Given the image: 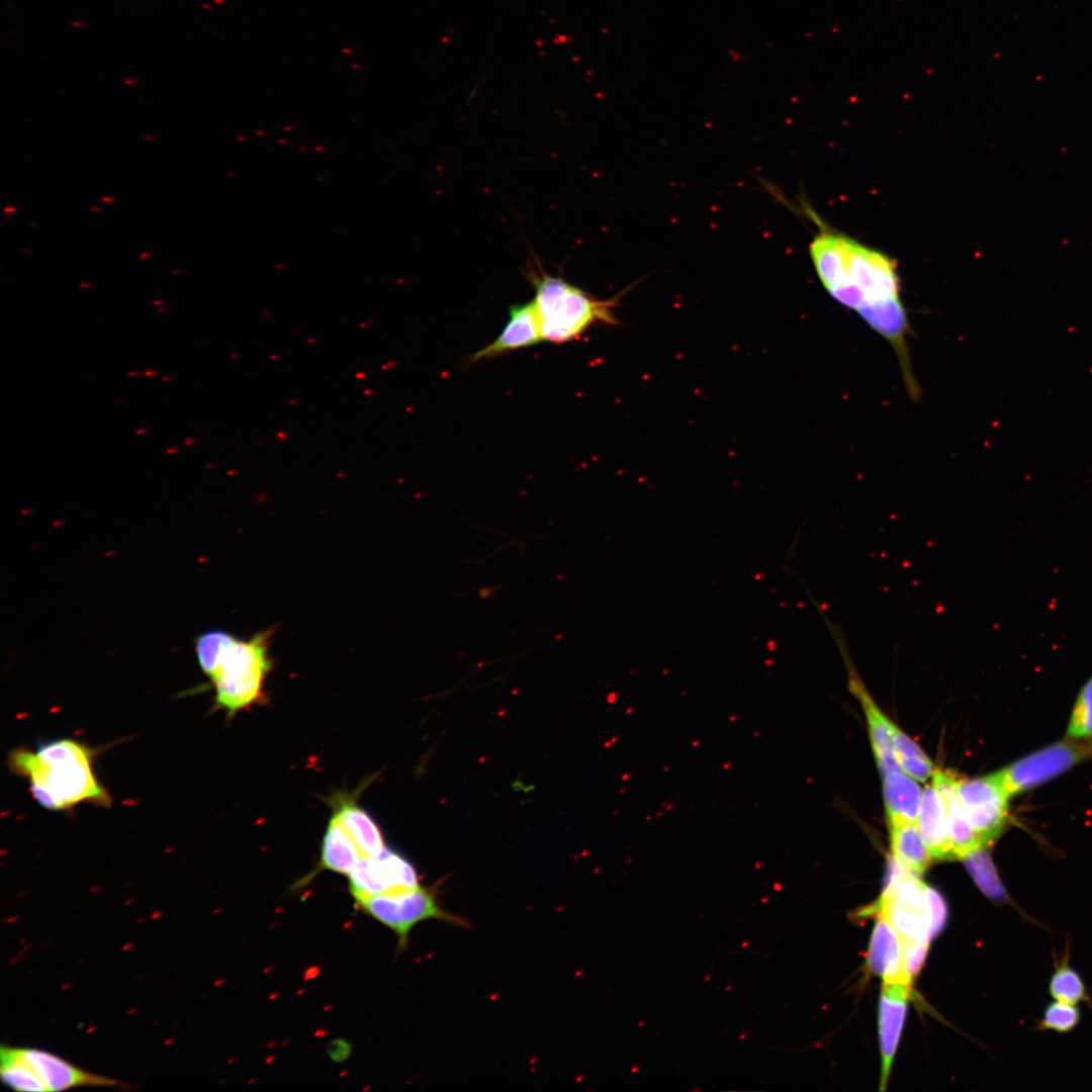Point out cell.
Masks as SVG:
<instances>
[{"label":"cell","instance_id":"obj_16","mask_svg":"<svg viewBox=\"0 0 1092 1092\" xmlns=\"http://www.w3.org/2000/svg\"><path fill=\"white\" fill-rule=\"evenodd\" d=\"M882 777L888 819L917 822L922 796L919 785L902 769L890 770Z\"/></svg>","mask_w":1092,"mask_h":1092},{"label":"cell","instance_id":"obj_1","mask_svg":"<svg viewBox=\"0 0 1092 1092\" xmlns=\"http://www.w3.org/2000/svg\"><path fill=\"white\" fill-rule=\"evenodd\" d=\"M817 276L838 303L855 311L894 350L908 395L916 401L921 388L908 345L912 334L900 296L895 261L848 237L821 232L809 246Z\"/></svg>","mask_w":1092,"mask_h":1092},{"label":"cell","instance_id":"obj_42","mask_svg":"<svg viewBox=\"0 0 1092 1092\" xmlns=\"http://www.w3.org/2000/svg\"><path fill=\"white\" fill-rule=\"evenodd\" d=\"M172 379H173V377H172V376H165V377H162V381H171Z\"/></svg>","mask_w":1092,"mask_h":1092},{"label":"cell","instance_id":"obj_36","mask_svg":"<svg viewBox=\"0 0 1092 1092\" xmlns=\"http://www.w3.org/2000/svg\"><path fill=\"white\" fill-rule=\"evenodd\" d=\"M144 139H145L146 141H149V142H153V141H156V136H154V135H150V134H146V135L144 136Z\"/></svg>","mask_w":1092,"mask_h":1092},{"label":"cell","instance_id":"obj_23","mask_svg":"<svg viewBox=\"0 0 1092 1092\" xmlns=\"http://www.w3.org/2000/svg\"><path fill=\"white\" fill-rule=\"evenodd\" d=\"M893 750L900 768L918 782H926L934 771L922 748L893 723Z\"/></svg>","mask_w":1092,"mask_h":1092},{"label":"cell","instance_id":"obj_18","mask_svg":"<svg viewBox=\"0 0 1092 1092\" xmlns=\"http://www.w3.org/2000/svg\"><path fill=\"white\" fill-rule=\"evenodd\" d=\"M893 857L913 874H921L928 867L931 855L923 841L918 823L907 820H889Z\"/></svg>","mask_w":1092,"mask_h":1092},{"label":"cell","instance_id":"obj_2","mask_svg":"<svg viewBox=\"0 0 1092 1092\" xmlns=\"http://www.w3.org/2000/svg\"><path fill=\"white\" fill-rule=\"evenodd\" d=\"M93 751L74 739H58L30 750L17 748L9 766L28 781L33 799L49 810H67L80 803L106 806L109 795L93 770Z\"/></svg>","mask_w":1092,"mask_h":1092},{"label":"cell","instance_id":"obj_19","mask_svg":"<svg viewBox=\"0 0 1092 1092\" xmlns=\"http://www.w3.org/2000/svg\"><path fill=\"white\" fill-rule=\"evenodd\" d=\"M333 816L352 837L363 856L378 855L385 848L375 821L354 802H339Z\"/></svg>","mask_w":1092,"mask_h":1092},{"label":"cell","instance_id":"obj_25","mask_svg":"<svg viewBox=\"0 0 1092 1092\" xmlns=\"http://www.w3.org/2000/svg\"><path fill=\"white\" fill-rule=\"evenodd\" d=\"M1081 1019L1082 1013L1078 1005L1053 999L1044 1007L1035 1028L1064 1034L1076 1029Z\"/></svg>","mask_w":1092,"mask_h":1092},{"label":"cell","instance_id":"obj_33","mask_svg":"<svg viewBox=\"0 0 1092 1092\" xmlns=\"http://www.w3.org/2000/svg\"><path fill=\"white\" fill-rule=\"evenodd\" d=\"M89 210L92 211V212H100V211H102V207L98 206V205H93V206L89 207Z\"/></svg>","mask_w":1092,"mask_h":1092},{"label":"cell","instance_id":"obj_44","mask_svg":"<svg viewBox=\"0 0 1092 1092\" xmlns=\"http://www.w3.org/2000/svg\"><path fill=\"white\" fill-rule=\"evenodd\" d=\"M147 432H148V430H146V429L136 430V434H143V433H147Z\"/></svg>","mask_w":1092,"mask_h":1092},{"label":"cell","instance_id":"obj_12","mask_svg":"<svg viewBox=\"0 0 1092 1092\" xmlns=\"http://www.w3.org/2000/svg\"><path fill=\"white\" fill-rule=\"evenodd\" d=\"M932 785L939 792L948 821L954 858H963L973 849L985 845L969 823L958 793V780L948 771L934 769Z\"/></svg>","mask_w":1092,"mask_h":1092},{"label":"cell","instance_id":"obj_11","mask_svg":"<svg viewBox=\"0 0 1092 1092\" xmlns=\"http://www.w3.org/2000/svg\"><path fill=\"white\" fill-rule=\"evenodd\" d=\"M910 985L902 983H884L883 985L879 1013L883 1060L880 1090H884L887 1085L905 1020Z\"/></svg>","mask_w":1092,"mask_h":1092},{"label":"cell","instance_id":"obj_26","mask_svg":"<svg viewBox=\"0 0 1092 1092\" xmlns=\"http://www.w3.org/2000/svg\"><path fill=\"white\" fill-rule=\"evenodd\" d=\"M1067 733L1071 738H1081L1092 734V676L1078 695Z\"/></svg>","mask_w":1092,"mask_h":1092},{"label":"cell","instance_id":"obj_9","mask_svg":"<svg viewBox=\"0 0 1092 1092\" xmlns=\"http://www.w3.org/2000/svg\"><path fill=\"white\" fill-rule=\"evenodd\" d=\"M19 1057L43 1083L47 1091H61L78 1086H113L115 1080L81 1070L49 1052L16 1048Z\"/></svg>","mask_w":1092,"mask_h":1092},{"label":"cell","instance_id":"obj_43","mask_svg":"<svg viewBox=\"0 0 1092 1092\" xmlns=\"http://www.w3.org/2000/svg\"><path fill=\"white\" fill-rule=\"evenodd\" d=\"M135 375H139V372L131 371V372L128 373V376H135Z\"/></svg>","mask_w":1092,"mask_h":1092},{"label":"cell","instance_id":"obj_15","mask_svg":"<svg viewBox=\"0 0 1092 1092\" xmlns=\"http://www.w3.org/2000/svg\"><path fill=\"white\" fill-rule=\"evenodd\" d=\"M871 911L882 916L901 939L929 943L931 935L926 904L916 907L882 894Z\"/></svg>","mask_w":1092,"mask_h":1092},{"label":"cell","instance_id":"obj_13","mask_svg":"<svg viewBox=\"0 0 1092 1092\" xmlns=\"http://www.w3.org/2000/svg\"><path fill=\"white\" fill-rule=\"evenodd\" d=\"M917 823L931 858H954L944 804L933 785L922 792Z\"/></svg>","mask_w":1092,"mask_h":1092},{"label":"cell","instance_id":"obj_5","mask_svg":"<svg viewBox=\"0 0 1092 1092\" xmlns=\"http://www.w3.org/2000/svg\"><path fill=\"white\" fill-rule=\"evenodd\" d=\"M356 905L365 914L392 930L397 936L398 948L401 949L406 946L411 930L423 921L437 919L464 925L460 917L447 912L438 903L433 891L422 885L370 896Z\"/></svg>","mask_w":1092,"mask_h":1092},{"label":"cell","instance_id":"obj_39","mask_svg":"<svg viewBox=\"0 0 1092 1092\" xmlns=\"http://www.w3.org/2000/svg\"><path fill=\"white\" fill-rule=\"evenodd\" d=\"M157 311L158 312H166V311H168V308L164 307V306H160V307L157 308Z\"/></svg>","mask_w":1092,"mask_h":1092},{"label":"cell","instance_id":"obj_31","mask_svg":"<svg viewBox=\"0 0 1092 1092\" xmlns=\"http://www.w3.org/2000/svg\"><path fill=\"white\" fill-rule=\"evenodd\" d=\"M100 200L105 203H113L116 199L113 196L104 195L100 198Z\"/></svg>","mask_w":1092,"mask_h":1092},{"label":"cell","instance_id":"obj_24","mask_svg":"<svg viewBox=\"0 0 1092 1092\" xmlns=\"http://www.w3.org/2000/svg\"><path fill=\"white\" fill-rule=\"evenodd\" d=\"M0 1059L1 1078L7 1086L21 1092L47 1091L43 1083L19 1057L16 1048L3 1045L0 1050Z\"/></svg>","mask_w":1092,"mask_h":1092},{"label":"cell","instance_id":"obj_17","mask_svg":"<svg viewBox=\"0 0 1092 1092\" xmlns=\"http://www.w3.org/2000/svg\"><path fill=\"white\" fill-rule=\"evenodd\" d=\"M962 859L972 879L988 899L997 904L1011 905L1019 912L1022 918L1027 920V922L1044 927V925L1038 923L1034 918L1023 912L1008 895L999 878L995 864L992 861L991 855L987 850V845H981L973 849Z\"/></svg>","mask_w":1092,"mask_h":1092},{"label":"cell","instance_id":"obj_40","mask_svg":"<svg viewBox=\"0 0 1092 1092\" xmlns=\"http://www.w3.org/2000/svg\"><path fill=\"white\" fill-rule=\"evenodd\" d=\"M171 273H172L173 275H180V274H182V271H181V270H178V269H176V270L174 269V270H171Z\"/></svg>","mask_w":1092,"mask_h":1092},{"label":"cell","instance_id":"obj_38","mask_svg":"<svg viewBox=\"0 0 1092 1092\" xmlns=\"http://www.w3.org/2000/svg\"><path fill=\"white\" fill-rule=\"evenodd\" d=\"M157 373L158 372L155 371V370H148V371L145 372V375L146 376H152V375H156Z\"/></svg>","mask_w":1092,"mask_h":1092},{"label":"cell","instance_id":"obj_27","mask_svg":"<svg viewBox=\"0 0 1092 1092\" xmlns=\"http://www.w3.org/2000/svg\"><path fill=\"white\" fill-rule=\"evenodd\" d=\"M929 943L901 939L902 969L907 980L912 983L920 971L927 954Z\"/></svg>","mask_w":1092,"mask_h":1092},{"label":"cell","instance_id":"obj_37","mask_svg":"<svg viewBox=\"0 0 1092 1092\" xmlns=\"http://www.w3.org/2000/svg\"><path fill=\"white\" fill-rule=\"evenodd\" d=\"M79 286L82 288H90L92 284H90L89 282H82L79 284Z\"/></svg>","mask_w":1092,"mask_h":1092},{"label":"cell","instance_id":"obj_10","mask_svg":"<svg viewBox=\"0 0 1092 1092\" xmlns=\"http://www.w3.org/2000/svg\"><path fill=\"white\" fill-rule=\"evenodd\" d=\"M543 341L533 300L512 305L509 310V321L502 333L491 343L473 353L469 360L473 363L492 359Z\"/></svg>","mask_w":1092,"mask_h":1092},{"label":"cell","instance_id":"obj_8","mask_svg":"<svg viewBox=\"0 0 1092 1092\" xmlns=\"http://www.w3.org/2000/svg\"><path fill=\"white\" fill-rule=\"evenodd\" d=\"M830 634L843 659L848 673V690L858 700L864 712L870 739L881 775L890 770L901 769L894 756L892 728L893 723L882 713L872 695L866 688L852 660L846 638L839 624L829 620L821 612Z\"/></svg>","mask_w":1092,"mask_h":1092},{"label":"cell","instance_id":"obj_7","mask_svg":"<svg viewBox=\"0 0 1092 1092\" xmlns=\"http://www.w3.org/2000/svg\"><path fill=\"white\" fill-rule=\"evenodd\" d=\"M964 813L983 844L993 842L1008 818L1010 796L997 772L970 780H958Z\"/></svg>","mask_w":1092,"mask_h":1092},{"label":"cell","instance_id":"obj_3","mask_svg":"<svg viewBox=\"0 0 1092 1092\" xmlns=\"http://www.w3.org/2000/svg\"><path fill=\"white\" fill-rule=\"evenodd\" d=\"M526 275L535 291L533 302L544 341L563 344L595 325L619 324L615 308L625 291L608 299L597 298L561 276L546 272L538 259L528 267Z\"/></svg>","mask_w":1092,"mask_h":1092},{"label":"cell","instance_id":"obj_45","mask_svg":"<svg viewBox=\"0 0 1092 1092\" xmlns=\"http://www.w3.org/2000/svg\"><path fill=\"white\" fill-rule=\"evenodd\" d=\"M1089 747H1090V749H1091V752H1092V739H1091V741H1090V745H1089Z\"/></svg>","mask_w":1092,"mask_h":1092},{"label":"cell","instance_id":"obj_35","mask_svg":"<svg viewBox=\"0 0 1092 1092\" xmlns=\"http://www.w3.org/2000/svg\"><path fill=\"white\" fill-rule=\"evenodd\" d=\"M165 303L166 302L164 300H155V301H153V304L158 306V307L163 306Z\"/></svg>","mask_w":1092,"mask_h":1092},{"label":"cell","instance_id":"obj_20","mask_svg":"<svg viewBox=\"0 0 1092 1092\" xmlns=\"http://www.w3.org/2000/svg\"><path fill=\"white\" fill-rule=\"evenodd\" d=\"M348 878L349 890L356 903L377 894L406 890L395 885L379 854L362 856Z\"/></svg>","mask_w":1092,"mask_h":1092},{"label":"cell","instance_id":"obj_28","mask_svg":"<svg viewBox=\"0 0 1092 1092\" xmlns=\"http://www.w3.org/2000/svg\"><path fill=\"white\" fill-rule=\"evenodd\" d=\"M924 900L927 908L930 935L933 938L943 928L946 918V905L942 896L933 888L924 884Z\"/></svg>","mask_w":1092,"mask_h":1092},{"label":"cell","instance_id":"obj_34","mask_svg":"<svg viewBox=\"0 0 1092 1092\" xmlns=\"http://www.w3.org/2000/svg\"><path fill=\"white\" fill-rule=\"evenodd\" d=\"M178 451H179V449H178V448H175V447H170V448H168V449L166 450V453H168V454H174V453H177Z\"/></svg>","mask_w":1092,"mask_h":1092},{"label":"cell","instance_id":"obj_41","mask_svg":"<svg viewBox=\"0 0 1092 1092\" xmlns=\"http://www.w3.org/2000/svg\"><path fill=\"white\" fill-rule=\"evenodd\" d=\"M32 252H33V250L29 249V248L22 249V253H25V254L32 253Z\"/></svg>","mask_w":1092,"mask_h":1092},{"label":"cell","instance_id":"obj_14","mask_svg":"<svg viewBox=\"0 0 1092 1092\" xmlns=\"http://www.w3.org/2000/svg\"><path fill=\"white\" fill-rule=\"evenodd\" d=\"M868 966L874 974L882 977L884 983L911 986L902 969L901 938L882 916L877 919L873 930Z\"/></svg>","mask_w":1092,"mask_h":1092},{"label":"cell","instance_id":"obj_22","mask_svg":"<svg viewBox=\"0 0 1092 1092\" xmlns=\"http://www.w3.org/2000/svg\"><path fill=\"white\" fill-rule=\"evenodd\" d=\"M1048 991L1054 1000L1079 1005L1084 1003L1092 1010V995L1081 974L1070 962V945L1062 958L1055 960L1054 971L1050 977Z\"/></svg>","mask_w":1092,"mask_h":1092},{"label":"cell","instance_id":"obj_6","mask_svg":"<svg viewBox=\"0 0 1092 1092\" xmlns=\"http://www.w3.org/2000/svg\"><path fill=\"white\" fill-rule=\"evenodd\" d=\"M1089 745L1064 739L1028 754L996 771L1011 797L1030 790L1089 757Z\"/></svg>","mask_w":1092,"mask_h":1092},{"label":"cell","instance_id":"obj_29","mask_svg":"<svg viewBox=\"0 0 1092 1092\" xmlns=\"http://www.w3.org/2000/svg\"><path fill=\"white\" fill-rule=\"evenodd\" d=\"M16 211H17V208L12 206V205H7L2 209V213L6 214V216H10L12 213H15Z\"/></svg>","mask_w":1092,"mask_h":1092},{"label":"cell","instance_id":"obj_30","mask_svg":"<svg viewBox=\"0 0 1092 1092\" xmlns=\"http://www.w3.org/2000/svg\"><path fill=\"white\" fill-rule=\"evenodd\" d=\"M152 257H153V253H151L150 251H143L139 255V259L142 260V261L150 260Z\"/></svg>","mask_w":1092,"mask_h":1092},{"label":"cell","instance_id":"obj_21","mask_svg":"<svg viewBox=\"0 0 1092 1092\" xmlns=\"http://www.w3.org/2000/svg\"><path fill=\"white\" fill-rule=\"evenodd\" d=\"M363 855L336 817L326 830L321 856L323 869L348 875Z\"/></svg>","mask_w":1092,"mask_h":1092},{"label":"cell","instance_id":"obj_4","mask_svg":"<svg viewBox=\"0 0 1092 1092\" xmlns=\"http://www.w3.org/2000/svg\"><path fill=\"white\" fill-rule=\"evenodd\" d=\"M275 628L260 630L244 639L228 633L206 673L215 691V703L234 715L263 697L264 682L273 667L270 646Z\"/></svg>","mask_w":1092,"mask_h":1092},{"label":"cell","instance_id":"obj_32","mask_svg":"<svg viewBox=\"0 0 1092 1092\" xmlns=\"http://www.w3.org/2000/svg\"><path fill=\"white\" fill-rule=\"evenodd\" d=\"M195 442H196V441H195V439H193V438H191V437H187V438H186V439L184 440V445H185V446H190V445H193V444H195Z\"/></svg>","mask_w":1092,"mask_h":1092}]
</instances>
